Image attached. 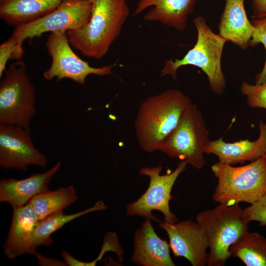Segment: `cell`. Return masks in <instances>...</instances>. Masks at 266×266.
I'll return each mask as SVG.
<instances>
[{"mask_svg": "<svg viewBox=\"0 0 266 266\" xmlns=\"http://www.w3.org/2000/svg\"><path fill=\"white\" fill-rule=\"evenodd\" d=\"M193 103L188 96L176 89L166 90L142 101L134 124L141 149L148 153L160 151Z\"/></svg>", "mask_w": 266, "mask_h": 266, "instance_id": "cell-1", "label": "cell"}, {"mask_svg": "<svg viewBox=\"0 0 266 266\" xmlns=\"http://www.w3.org/2000/svg\"><path fill=\"white\" fill-rule=\"evenodd\" d=\"M91 0L88 23L66 33L72 47L88 58L100 59L120 34L130 10L127 0Z\"/></svg>", "mask_w": 266, "mask_h": 266, "instance_id": "cell-2", "label": "cell"}, {"mask_svg": "<svg viewBox=\"0 0 266 266\" xmlns=\"http://www.w3.org/2000/svg\"><path fill=\"white\" fill-rule=\"evenodd\" d=\"M193 23L197 32L196 43L182 58L166 60L161 75H170L176 80L179 67L194 66L200 68L206 75L211 91L215 94L222 95L226 89V80L222 69L221 58L227 40L214 33L202 16L196 17Z\"/></svg>", "mask_w": 266, "mask_h": 266, "instance_id": "cell-3", "label": "cell"}, {"mask_svg": "<svg viewBox=\"0 0 266 266\" xmlns=\"http://www.w3.org/2000/svg\"><path fill=\"white\" fill-rule=\"evenodd\" d=\"M211 170L218 181L212 195L217 203L251 204L266 195L265 155L239 166L219 161L211 166Z\"/></svg>", "mask_w": 266, "mask_h": 266, "instance_id": "cell-4", "label": "cell"}, {"mask_svg": "<svg viewBox=\"0 0 266 266\" xmlns=\"http://www.w3.org/2000/svg\"><path fill=\"white\" fill-rule=\"evenodd\" d=\"M238 204L219 203L197 215L196 222L208 242L207 266H224L231 257V245L248 231L249 222Z\"/></svg>", "mask_w": 266, "mask_h": 266, "instance_id": "cell-5", "label": "cell"}, {"mask_svg": "<svg viewBox=\"0 0 266 266\" xmlns=\"http://www.w3.org/2000/svg\"><path fill=\"white\" fill-rule=\"evenodd\" d=\"M0 82V124L16 125L31 133L35 114V87L26 63L18 60L5 69Z\"/></svg>", "mask_w": 266, "mask_h": 266, "instance_id": "cell-6", "label": "cell"}, {"mask_svg": "<svg viewBox=\"0 0 266 266\" xmlns=\"http://www.w3.org/2000/svg\"><path fill=\"white\" fill-rule=\"evenodd\" d=\"M209 140L202 114L198 106L193 103L165 140L160 151L201 169L205 165L204 149Z\"/></svg>", "mask_w": 266, "mask_h": 266, "instance_id": "cell-7", "label": "cell"}, {"mask_svg": "<svg viewBox=\"0 0 266 266\" xmlns=\"http://www.w3.org/2000/svg\"><path fill=\"white\" fill-rule=\"evenodd\" d=\"M91 9V0H65L44 16L15 27L12 35L16 37L17 45L12 59H21L23 42L27 39L40 37L47 32H67L82 28L90 18Z\"/></svg>", "mask_w": 266, "mask_h": 266, "instance_id": "cell-8", "label": "cell"}, {"mask_svg": "<svg viewBox=\"0 0 266 266\" xmlns=\"http://www.w3.org/2000/svg\"><path fill=\"white\" fill-rule=\"evenodd\" d=\"M187 164L186 162L181 161L173 171L168 170L164 175L161 174L163 169L161 164L152 167H141L139 173L149 178V186L136 200L127 205V214L141 216L160 222L152 213L153 211L157 210L163 214L165 221L177 222V217L170 210L169 201L172 198L171 192L177 179L185 170Z\"/></svg>", "mask_w": 266, "mask_h": 266, "instance_id": "cell-9", "label": "cell"}, {"mask_svg": "<svg viewBox=\"0 0 266 266\" xmlns=\"http://www.w3.org/2000/svg\"><path fill=\"white\" fill-rule=\"evenodd\" d=\"M45 45L52 59L50 66L43 73L44 78L47 80L56 78L59 81L68 78L84 85L88 75L111 74L116 66L111 64L99 67L91 66L73 52L66 32L50 33Z\"/></svg>", "mask_w": 266, "mask_h": 266, "instance_id": "cell-10", "label": "cell"}, {"mask_svg": "<svg viewBox=\"0 0 266 266\" xmlns=\"http://www.w3.org/2000/svg\"><path fill=\"white\" fill-rule=\"evenodd\" d=\"M30 132L21 127L0 124V165L26 170L31 165L46 166L47 159L33 145Z\"/></svg>", "mask_w": 266, "mask_h": 266, "instance_id": "cell-11", "label": "cell"}, {"mask_svg": "<svg viewBox=\"0 0 266 266\" xmlns=\"http://www.w3.org/2000/svg\"><path fill=\"white\" fill-rule=\"evenodd\" d=\"M160 227L166 231L170 248L175 257H183L193 266L207 264V239L197 222L190 220L168 223L160 222Z\"/></svg>", "mask_w": 266, "mask_h": 266, "instance_id": "cell-12", "label": "cell"}, {"mask_svg": "<svg viewBox=\"0 0 266 266\" xmlns=\"http://www.w3.org/2000/svg\"><path fill=\"white\" fill-rule=\"evenodd\" d=\"M134 250L131 261L143 266H174L170 246L155 231L151 220L145 218L134 235Z\"/></svg>", "mask_w": 266, "mask_h": 266, "instance_id": "cell-13", "label": "cell"}, {"mask_svg": "<svg viewBox=\"0 0 266 266\" xmlns=\"http://www.w3.org/2000/svg\"><path fill=\"white\" fill-rule=\"evenodd\" d=\"M259 135L254 141L240 140L233 142H226L222 137L209 140L204 153L214 154L219 161L231 165L253 162L265 155L266 150V129L263 121L259 125Z\"/></svg>", "mask_w": 266, "mask_h": 266, "instance_id": "cell-14", "label": "cell"}, {"mask_svg": "<svg viewBox=\"0 0 266 266\" xmlns=\"http://www.w3.org/2000/svg\"><path fill=\"white\" fill-rule=\"evenodd\" d=\"M40 220L32 205L13 208L8 234L3 245L4 252L10 259L31 254L33 236Z\"/></svg>", "mask_w": 266, "mask_h": 266, "instance_id": "cell-15", "label": "cell"}, {"mask_svg": "<svg viewBox=\"0 0 266 266\" xmlns=\"http://www.w3.org/2000/svg\"><path fill=\"white\" fill-rule=\"evenodd\" d=\"M198 0H139L133 15L136 16L152 7L143 16L147 21H156L179 32L186 27L188 16Z\"/></svg>", "mask_w": 266, "mask_h": 266, "instance_id": "cell-16", "label": "cell"}, {"mask_svg": "<svg viewBox=\"0 0 266 266\" xmlns=\"http://www.w3.org/2000/svg\"><path fill=\"white\" fill-rule=\"evenodd\" d=\"M61 166L58 162L53 167L25 179H2L0 182V201L7 202L13 208L28 203L35 195L48 190V186Z\"/></svg>", "mask_w": 266, "mask_h": 266, "instance_id": "cell-17", "label": "cell"}, {"mask_svg": "<svg viewBox=\"0 0 266 266\" xmlns=\"http://www.w3.org/2000/svg\"><path fill=\"white\" fill-rule=\"evenodd\" d=\"M218 25L219 34L242 50L249 46L254 27L247 17L245 0H225Z\"/></svg>", "mask_w": 266, "mask_h": 266, "instance_id": "cell-18", "label": "cell"}, {"mask_svg": "<svg viewBox=\"0 0 266 266\" xmlns=\"http://www.w3.org/2000/svg\"><path fill=\"white\" fill-rule=\"evenodd\" d=\"M65 0H0V17L10 26L35 20L57 8Z\"/></svg>", "mask_w": 266, "mask_h": 266, "instance_id": "cell-19", "label": "cell"}, {"mask_svg": "<svg viewBox=\"0 0 266 266\" xmlns=\"http://www.w3.org/2000/svg\"><path fill=\"white\" fill-rule=\"evenodd\" d=\"M106 209L104 203L100 200L91 207L74 214H65L61 210L40 220L33 236L31 254L35 253L36 248L39 246L50 245L53 242L51 235L66 223L90 212Z\"/></svg>", "mask_w": 266, "mask_h": 266, "instance_id": "cell-20", "label": "cell"}, {"mask_svg": "<svg viewBox=\"0 0 266 266\" xmlns=\"http://www.w3.org/2000/svg\"><path fill=\"white\" fill-rule=\"evenodd\" d=\"M229 252L246 266H266V238L248 231L231 245Z\"/></svg>", "mask_w": 266, "mask_h": 266, "instance_id": "cell-21", "label": "cell"}, {"mask_svg": "<svg viewBox=\"0 0 266 266\" xmlns=\"http://www.w3.org/2000/svg\"><path fill=\"white\" fill-rule=\"evenodd\" d=\"M77 200L74 186L60 187L53 191H46L33 197L29 201L40 220L68 207Z\"/></svg>", "mask_w": 266, "mask_h": 266, "instance_id": "cell-22", "label": "cell"}, {"mask_svg": "<svg viewBox=\"0 0 266 266\" xmlns=\"http://www.w3.org/2000/svg\"><path fill=\"white\" fill-rule=\"evenodd\" d=\"M240 91L246 97V102L249 106L266 110V81L261 84L254 85L243 82L240 86Z\"/></svg>", "mask_w": 266, "mask_h": 266, "instance_id": "cell-23", "label": "cell"}, {"mask_svg": "<svg viewBox=\"0 0 266 266\" xmlns=\"http://www.w3.org/2000/svg\"><path fill=\"white\" fill-rule=\"evenodd\" d=\"M251 23L254 27V31L250 41L249 46H257L260 43H262L266 50V17L256 18ZM266 81V58L264 67L255 78L256 84H261Z\"/></svg>", "mask_w": 266, "mask_h": 266, "instance_id": "cell-24", "label": "cell"}, {"mask_svg": "<svg viewBox=\"0 0 266 266\" xmlns=\"http://www.w3.org/2000/svg\"><path fill=\"white\" fill-rule=\"evenodd\" d=\"M245 219L248 222L257 221L260 226H266V195L243 209Z\"/></svg>", "mask_w": 266, "mask_h": 266, "instance_id": "cell-25", "label": "cell"}, {"mask_svg": "<svg viewBox=\"0 0 266 266\" xmlns=\"http://www.w3.org/2000/svg\"><path fill=\"white\" fill-rule=\"evenodd\" d=\"M17 45L15 36L11 35L0 46V77L1 78L6 69V64L10 59H12Z\"/></svg>", "mask_w": 266, "mask_h": 266, "instance_id": "cell-26", "label": "cell"}, {"mask_svg": "<svg viewBox=\"0 0 266 266\" xmlns=\"http://www.w3.org/2000/svg\"><path fill=\"white\" fill-rule=\"evenodd\" d=\"M112 251L117 254L119 258L121 257L122 251L120 250V245L116 235L114 233H108L104 237L103 244L100 253V255L93 262H84L80 261V266H95L97 262L100 260L104 253L107 251Z\"/></svg>", "mask_w": 266, "mask_h": 266, "instance_id": "cell-27", "label": "cell"}, {"mask_svg": "<svg viewBox=\"0 0 266 266\" xmlns=\"http://www.w3.org/2000/svg\"><path fill=\"white\" fill-rule=\"evenodd\" d=\"M253 18L266 17V0H252Z\"/></svg>", "mask_w": 266, "mask_h": 266, "instance_id": "cell-28", "label": "cell"}, {"mask_svg": "<svg viewBox=\"0 0 266 266\" xmlns=\"http://www.w3.org/2000/svg\"><path fill=\"white\" fill-rule=\"evenodd\" d=\"M265 127H266V122L265 123ZM265 157L266 158V152H265Z\"/></svg>", "mask_w": 266, "mask_h": 266, "instance_id": "cell-29", "label": "cell"}]
</instances>
